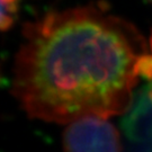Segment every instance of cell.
I'll list each match as a JSON object with an SVG mask.
<instances>
[{
	"label": "cell",
	"instance_id": "obj_5",
	"mask_svg": "<svg viewBox=\"0 0 152 152\" xmlns=\"http://www.w3.org/2000/svg\"><path fill=\"white\" fill-rule=\"evenodd\" d=\"M148 1H150V2H151V4H152V0H148Z\"/></svg>",
	"mask_w": 152,
	"mask_h": 152
},
{
	"label": "cell",
	"instance_id": "obj_1",
	"mask_svg": "<svg viewBox=\"0 0 152 152\" xmlns=\"http://www.w3.org/2000/svg\"><path fill=\"white\" fill-rule=\"evenodd\" d=\"M140 78L152 79L145 38L97 4L50 11L24 25L10 92L34 120H108L129 110Z\"/></svg>",
	"mask_w": 152,
	"mask_h": 152
},
{
	"label": "cell",
	"instance_id": "obj_4",
	"mask_svg": "<svg viewBox=\"0 0 152 152\" xmlns=\"http://www.w3.org/2000/svg\"><path fill=\"white\" fill-rule=\"evenodd\" d=\"M150 48H151V53H152V34H151V37H150Z\"/></svg>",
	"mask_w": 152,
	"mask_h": 152
},
{
	"label": "cell",
	"instance_id": "obj_3",
	"mask_svg": "<svg viewBox=\"0 0 152 152\" xmlns=\"http://www.w3.org/2000/svg\"><path fill=\"white\" fill-rule=\"evenodd\" d=\"M19 0H1V29L7 31L14 25Z\"/></svg>",
	"mask_w": 152,
	"mask_h": 152
},
{
	"label": "cell",
	"instance_id": "obj_2",
	"mask_svg": "<svg viewBox=\"0 0 152 152\" xmlns=\"http://www.w3.org/2000/svg\"><path fill=\"white\" fill-rule=\"evenodd\" d=\"M64 152H122L120 133L107 118L85 116L63 131Z\"/></svg>",
	"mask_w": 152,
	"mask_h": 152
}]
</instances>
